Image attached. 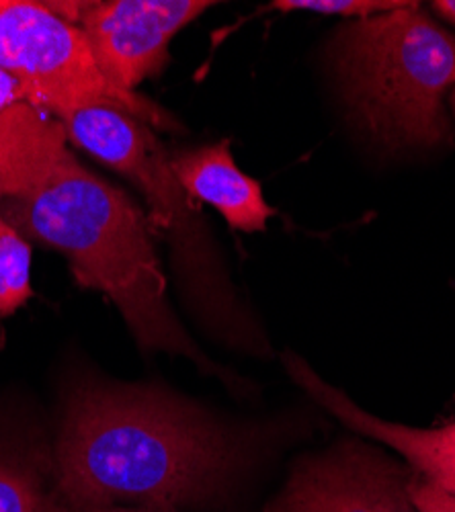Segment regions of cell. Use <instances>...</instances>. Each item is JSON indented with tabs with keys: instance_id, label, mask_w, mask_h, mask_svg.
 I'll return each instance as SVG.
<instances>
[{
	"instance_id": "obj_1",
	"label": "cell",
	"mask_w": 455,
	"mask_h": 512,
	"mask_svg": "<svg viewBox=\"0 0 455 512\" xmlns=\"http://www.w3.org/2000/svg\"><path fill=\"white\" fill-rule=\"evenodd\" d=\"M300 437L294 420L230 418L164 383L76 371L52 443L56 502L60 512H226Z\"/></svg>"
},
{
	"instance_id": "obj_2",
	"label": "cell",
	"mask_w": 455,
	"mask_h": 512,
	"mask_svg": "<svg viewBox=\"0 0 455 512\" xmlns=\"http://www.w3.org/2000/svg\"><path fill=\"white\" fill-rule=\"evenodd\" d=\"M64 125L29 103L0 115V187L13 226L56 248L85 289L105 293L144 355L183 357L238 398L259 394L205 353L169 304L148 216L134 199L82 166Z\"/></svg>"
},
{
	"instance_id": "obj_3",
	"label": "cell",
	"mask_w": 455,
	"mask_h": 512,
	"mask_svg": "<svg viewBox=\"0 0 455 512\" xmlns=\"http://www.w3.org/2000/svg\"><path fill=\"white\" fill-rule=\"evenodd\" d=\"M58 121L68 140L117 170L146 197L152 236L169 244L183 306L197 326L230 351L273 359L267 330L240 297L199 203L175 177L171 154L152 127L117 105H87Z\"/></svg>"
},
{
	"instance_id": "obj_4",
	"label": "cell",
	"mask_w": 455,
	"mask_h": 512,
	"mask_svg": "<svg viewBox=\"0 0 455 512\" xmlns=\"http://www.w3.org/2000/svg\"><path fill=\"white\" fill-rule=\"evenodd\" d=\"M349 119L380 150H431L451 140L455 35L419 3L341 25L328 44Z\"/></svg>"
},
{
	"instance_id": "obj_5",
	"label": "cell",
	"mask_w": 455,
	"mask_h": 512,
	"mask_svg": "<svg viewBox=\"0 0 455 512\" xmlns=\"http://www.w3.org/2000/svg\"><path fill=\"white\" fill-rule=\"evenodd\" d=\"M0 66L25 91V103L56 119L87 105H117L162 130L177 121L138 93H121L99 70L80 25L50 5L0 0Z\"/></svg>"
},
{
	"instance_id": "obj_6",
	"label": "cell",
	"mask_w": 455,
	"mask_h": 512,
	"mask_svg": "<svg viewBox=\"0 0 455 512\" xmlns=\"http://www.w3.org/2000/svg\"><path fill=\"white\" fill-rule=\"evenodd\" d=\"M384 445L359 435L298 455L263 512H419L412 469Z\"/></svg>"
},
{
	"instance_id": "obj_7",
	"label": "cell",
	"mask_w": 455,
	"mask_h": 512,
	"mask_svg": "<svg viewBox=\"0 0 455 512\" xmlns=\"http://www.w3.org/2000/svg\"><path fill=\"white\" fill-rule=\"evenodd\" d=\"M210 7L205 0H111L80 5L76 21L103 76L117 91L136 93L162 70L173 37Z\"/></svg>"
},
{
	"instance_id": "obj_8",
	"label": "cell",
	"mask_w": 455,
	"mask_h": 512,
	"mask_svg": "<svg viewBox=\"0 0 455 512\" xmlns=\"http://www.w3.org/2000/svg\"><path fill=\"white\" fill-rule=\"evenodd\" d=\"M287 375L324 412L333 414L353 435L376 441L404 459L415 472L455 492V420L435 429H417L384 420L357 406L349 394L324 381L294 351L281 355Z\"/></svg>"
},
{
	"instance_id": "obj_9",
	"label": "cell",
	"mask_w": 455,
	"mask_h": 512,
	"mask_svg": "<svg viewBox=\"0 0 455 512\" xmlns=\"http://www.w3.org/2000/svg\"><path fill=\"white\" fill-rule=\"evenodd\" d=\"M230 138L171 154L173 173L195 203L218 209L230 228L246 234L265 232L275 209L263 187L238 168Z\"/></svg>"
},
{
	"instance_id": "obj_10",
	"label": "cell",
	"mask_w": 455,
	"mask_h": 512,
	"mask_svg": "<svg viewBox=\"0 0 455 512\" xmlns=\"http://www.w3.org/2000/svg\"><path fill=\"white\" fill-rule=\"evenodd\" d=\"M0 512H60L54 445L35 443L0 455Z\"/></svg>"
},
{
	"instance_id": "obj_11",
	"label": "cell",
	"mask_w": 455,
	"mask_h": 512,
	"mask_svg": "<svg viewBox=\"0 0 455 512\" xmlns=\"http://www.w3.org/2000/svg\"><path fill=\"white\" fill-rule=\"evenodd\" d=\"M31 297V248L0 216V316H11Z\"/></svg>"
},
{
	"instance_id": "obj_12",
	"label": "cell",
	"mask_w": 455,
	"mask_h": 512,
	"mask_svg": "<svg viewBox=\"0 0 455 512\" xmlns=\"http://www.w3.org/2000/svg\"><path fill=\"white\" fill-rule=\"evenodd\" d=\"M408 3L402 0H277L271 5L273 11H308L320 15H339L355 19H367L374 15L390 13Z\"/></svg>"
},
{
	"instance_id": "obj_13",
	"label": "cell",
	"mask_w": 455,
	"mask_h": 512,
	"mask_svg": "<svg viewBox=\"0 0 455 512\" xmlns=\"http://www.w3.org/2000/svg\"><path fill=\"white\" fill-rule=\"evenodd\" d=\"M410 496L419 512H455V492L419 476L417 472L410 482Z\"/></svg>"
},
{
	"instance_id": "obj_14",
	"label": "cell",
	"mask_w": 455,
	"mask_h": 512,
	"mask_svg": "<svg viewBox=\"0 0 455 512\" xmlns=\"http://www.w3.org/2000/svg\"><path fill=\"white\" fill-rule=\"evenodd\" d=\"M17 103H25L21 82L9 70L0 66V115H5Z\"/></svg>"
},
{
	"instance_id": "obj_15",
	"label": "cell",
	"mask_w": 455,
	"mask_h": 512,
	"mask_svg": "<svg viewBox=\"0 0 455 512\" xmlns=\"http://www.w3.org/2000/svg\"><path fill=\"white\" fill-rule=\"evenodd\" d=\"M431 7L441 19L455 25V0H437V3H433Z\"/></svg>"
},
{
	"instance_id": "obj_16",
	"label": "cell",
	"mask_w": 455,
	"mask_h": 512,
	"mask_svg": "<svg viewBox=\"0 0 455 512\" xmlns=\"http://www.w3.org/2000/svg\"><path fill=\"white\" fill-rule=\"evenodd\" d=\"M85 512H173V510H150V508H134V506H105V508H93Z\"/></svg>"
},
{
	"instance_id": "obj_17",
	"label": "cell",
	"mask_w": 455,
	"mask_h": 512,
	"mask_svg": "<svg viewBox=\"0 0 455 512\" xmlns=\"http://www.w3.org/2000/svg\"><path fill=\"white\" fill-rule=\"evenodd\" d=\"M451 109H453V113H455V89H453V93H451Z\"/></svg>"
},
{
	"instance_id": "obj_18",
	"label": "cell",
	"mask_w": 455,
	"mask_h": 512,
	"mask_svg": "<svg viewBox=\"0 0 455 512\" xmlns=\"http://www.w3.org/2000/svg\"><path fill=\"white\" fill-rule=\"evenodd\" d=\"M3 197H5V191H3V187H0V201H3Z\"/></svg>"
}]
</instances>
